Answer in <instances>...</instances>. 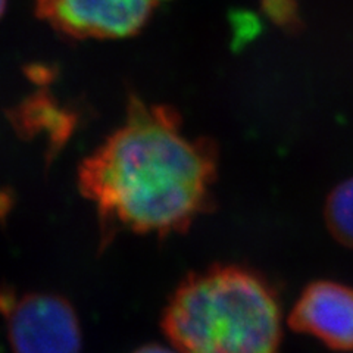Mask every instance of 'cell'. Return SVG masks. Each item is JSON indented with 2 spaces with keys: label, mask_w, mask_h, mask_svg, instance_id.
<instances>
[{
  "label": "cell",
  "mask_w": 353,
  "mask_h": 353,
  "mask_svg": "<svg viewBox=\"0 0 353 353\" xmlns=\"http://www.w3.org/2000/svg\"><path fill=\"white\" fill-rule=\"evenodd\" d=\"M5 8H6V0H0V17L3 15Z\"/></svg>",
  "instance_id": "9"
},
{
  "label": "cell",
  "mask_w": 353,
  "mask_h": 353,
  "mask_svg": "<svg viewBox=\"0 0 353 353\" xmlns=\"http://www.w3.org/2000/svg\"><path fill=\"white\" fill-rule=\"evenodd\" d=\"M325 225L336 241L353 249V176L330 192L324 206Z\"/></svg>",
  "instance_id": "6"
},
{
  "label": "cell",
  "mask_w": 353,
  "mask_h": 353,
  "mask_svg": "<svg viewBox=\"0 0 353 353\" xmlns=\"http://www.w3.org/2000/svg\"><path fill=\"white\" fill-rule=\"evenodd\" d=\"M262 6L275 24L294 28L299 24L297 19V8L294 0H262Z\"/></svg>",
  "instance_id": "7"
},
{
  "label": "cell",
  "mask_w": 353,
  "mask_h": 353,
  "mask_svg": "<svg viewBox=\"0 0 353 353\" xmlns=\"http://www.w3.org/2000/svg\"><path fill=\"white\" fill-rule=\"evenodd\" d=\"M0 316L12 353L81 352L79 315L59 294L0 289Z\"/></svg>",
  "instance_id": "3"
},
{
  "label": "cell",
  "mask_w": 353,
  "mask_h": 353,
  "mask_svg": "<svg viewBox=\"0 0 353 353\" xmlns=\"http://www.w3.org/2000/svg\"><path fill=\"white\" fill-rule=\"evenodd\" d=\"M216 145L184 136L170 106L131 96L124 124L79 168V189L101 223L102 245L118 231L185 233L212 206Z\"/></svg>",
  "instance_id": "1"
},
{
  "label": "cell",
  "mask_w": 353,
  "mask_h": 353,
  "mask_svg": "<svg viewBox=\"0 0 353 353\" xmlns=\"http://www.w3.org/2000/svg\"><path fill=\"white\" fill-rule=\"evenodd\" d=\"M296 333L336 352H353V287L333 280L307 284L287 316Z\"/></svg>",
  "instance_id": "5"
},
{
  "label": "cell",
  "mask_w": 353,
  "mask_h": 353,
  "mask_svg": "<svg viewBox=\"0 0 353 353\" xmlns=\"http://www.w3.org/2000/svg\"><path fill=\"white\" fill-rule=\"evenodd\" d=\"M132 353H180V352L172 346L167 347V346L157 345V343H149V345H145V346H140Z\"/></svg>",
  "instance_id": "8"
},
{
  "label": "cell",
  "mask_w": 353,
  "mask_h": 353,
  "mask_svg": "<svg viewBox=\"0 0 353 353\" xmlns=\"http://www.w3.org/2000/svg\"><path fill=\"white\" fill-rule=\"evenodd\" d=\"M165 0H37L36 12L71 39H124L145 27Z\"/></svg>",
  "instance_id": "4"
},
{
  "label": "cell",
  "mask_w": 353,
  "mask_h": 353,
  "mask_svg": "<svg viewBox=\"0 0 353 353\" xmlns=\"http://www.w3.org/2000/svg\"><path fill=\"white\" fill-rule=\"evenodd\" d=\"M162 330L180 353H280L283 314L259 272L221 263L179 284L163 309Z\"/></svg>",
  "instance_id": "2"
}]
</instances>
